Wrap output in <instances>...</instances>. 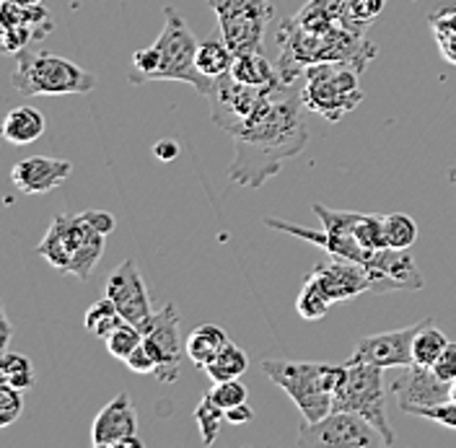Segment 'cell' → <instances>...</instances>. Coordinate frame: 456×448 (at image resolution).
<instances>
[{
	"label": "cell",
	"instance_id": "6da1fadb",
	"mask_svg": "<svg viewBox=\"0 0 456 448\" xmlns=\"http://www.w3.org/2000/svg\"><path fill=\"white\" fill-rule=\"evenodd\" d=\"M301 81L273 86L255 117L233 135L236 151L228 167L233 184L259 190L267 179L281 174L285 161L306 148L309 127L304 114L309 110L301 96Z\"/></svg>",
	"mask_w": 456,
	"mask_h": 448
},
{
	"label": "cell",
	"instance_id": "7a4b0ae2",
	"mask_svg": "<svg viewBox=\"0 0 456 448\" xmlns=\"http://www.w3.org/2000/svg\"><path fill=\"white\" fill-rule=\"evenodd\" d=\"M278 42V76L283 84H298L306 68L316 62H350L366 70V65L379 53V47L369 42L366 34H355L353 29L342 27L340 21L330 27H301L298 21L285 19Z\"/></svg>",
	"mask_w": 456,
	"mask_h": 448
},
{
	"label": "cell",
	"instance_id": "3957f363",
	"mask_svg": "<svg viewBox=\"0 0 456 448\" xmlns=\"http://www.w3.org/2000/svg\"><path fill=\"white\" fill-rule=\"evenodd\" d=\"M198 39L179 11L169 5L164 11V29L159 39L138 50L133 55V73L127 76L130 84H151V81H176L190 84L200 96L208 99L213 78L202 76L198 68Z\"/></svg>",
	"mask_w": 456,
	"mask_h": 448
},
{
	"label": "cell",
	"instance_id": "277c9868",
	"mask_svg": "<svg viewBox=\"0 0 456 448\" xmlns=\"http://www.w3.org/2000/svg\"><path fill=\"white\" fill-rule=\"evenodd\" d=\"M347 365L301 363V361H265L262 373L278 384L298 407L304 422L327 418L335 404V392L345 379Z\"/></svg>",
	"mask_w": 456,
	"mask_h": 448
},
{
	"label": "cell",
	"instance_id": "5b68a950",
	"mask_svg": "<svg viewBox=\"0 0 456 448\" xmlns=\"http://www.w3.org/2000/svg\"><path fill=\"white\" fill-rule=\"evenodd\" d=\"M104 239L107 233H102L91 224L86 213L55 216L47 233L42 236L37 252L39 257H45L57 273L88 281L104 254V244H107Z\"/></svg>",
	"mask_w": 456,
	"mask_h": 448
},
{
	"label": "cell",
	"instance_id": "8992f818",
	"mask_svg": "<svg viewBox=\"0 0 456 448\" xmlns=\"http://www.w3.org/2000/svg\"><path fill=\"white\" fill-rule=\"evenodd\" d=\"M11 84L21 96H81L96 88V76L68 57L21 50Z\"/></svg>",
	"mask_w": 456,
	"mask_h": 448
},
{
	"label": "cell",
	"instance_id": "52a82bcc",
	"mask_svg": "<svg viewBox=\"0 0 456 448\" xmlns=\"http://www.w3.org/2000/svg\"><path fill=\"white\" fill-rule=\"evenodd\" d=\"M361 73L363 70L350 62H316L306 68L301 81L306 110L330 122H340L363 102V91L358 86Z\"/></svg>",
	"mask_w": 456,
	"mask_h": 448
},
{
	"label": "cell",
	"instance_id": "ba28073f",
	"mask_svg": "<svg viewBox=\"0 0 456 448\" xmlns=\"http://www.w3.org/2000/svg\"><path fill=\"white\" fill-rule=\"evenodd\" d=\"M345 379L335 392L332 412H355L369 420L387 441L395 446L397 436L387 415V389H384V368L370 363H345Z\"/></svg>",
	"mask_w": 456,
	"mask_h": 448
},
{
	"label": "cell",
	"instance_id": "9c48e42d",
	"mask_svg": "<svg viewBox=\"0 0 456 448\" xmlns=\"http://www.w3.org/2000/svg\"><path fill=\"white\" fill-rule=\"evenodd\" d=\"M208 5L218 16L224 42L233 55L262 53L265 29L273 19L270 0H208Z\"/></svg>",
	"mask_w": 456,
	"mask_h": 448
},
{
	"label": "cell",
	"instance_id": "30bf717a",
	"mask_svg": "<svg viewBox=\"0 0 456 448\" xmlns=\"http://www.w3.org/2000/svg\"><path fill=\"white\" fill-rule=\"evenodd\" d=\"M138 330L142 332V342L156 358V379L159 384H174L179 379V368L187 355V339L179 335V314L174 304H167L151 316H145Z\"/></svg>",
	"mask_w": 456,
	"mask_h": 448
},
{
	"label": "cell",
	"instance_id": "8fae6325",
	"mask_svg": "<svg viewBox=\"0 0 456 448\" xmlns=\"http://www.w3.org/2000/svg\"><path fill=\"white\" fill-rule=\"evenodd\" d=\"M301 448H370L387 446L384 436L355 412H330L316 422H304Z\"/></svg>",
	"mask_w": 456,
	"mask_h": 448
},
{
	"label": "cell",
	"instance_id": "7c38bea8",
	"mask_svg": "<svg viewBox=\"0 0 456 448\" xmlns=\"http://www.w3.org/2000/svg\"><path fill=\"white\" fill-rule=\"evenodd\" d=\"M270 88H256V86L241 84L231 73L216 78L210 94H208L210 119L233 138L255 117Z\"/></svg>",
	"mask_w": 456,
	"mask_h": 448
},
{
	"label": "cell",
	"instance_id": "4fadbf2b",
	"mask_svg": "<svg viewBox=\"0 0 456 448\" xmlns=\"http://www.w3.org/2000/svg\"><path fill=\"white\" fill-rule=\"evenodd\" d=\"M392 394L397 396L402 412L418 415L426 407H438L452 402V381H444L433 373L430 365H407L404 373L392 384Z\"/></svg>",
	"mask_w": 456,
	"mask_h": 448
},
{
	"label": "cell",
	"instance_id": "5bb4252c",
	"mask_svg": "<svg viewBox=\"0 0 456 448\" xmlns=\"http://www.w3.org/2000/svg\"><path fill=\"white\" fill-rule=\"evenodd\" d=\"M369 273L370 293H389V290H420L426 281L407 249H373L363 262Z\"/></svg>",
	"mask_w": 456,
	"mask_h": 448
},
{
	"label": "cell",
	"instance_id": "9a60e30c",
	"mask_svg": "<svg viewBox=\"0 0 456 448\" xmlns=\"http://www.w3.org/2000/svg\"><path fill=\"white\" fill-rule=\"evenodd\" d=\"M91 444L96 448H142V441L138 438V415L130 394H117L96 415L91 428Z\"/></svg>",
	"mask_w": 456,
	"mask_h": 448
},
{
	"label": "cell",
	"instance_id": "2e32d148",
	"mask_svg": "<svg viewBox=\"0 0 456 448\" xmlns=\"http://www.w3.org/2000/svg\"><path fill=\"white\" fill-rule=\"evenodd\" d=\"M420 330V322L412 327H402L392 332H379V335L358 339V347L347 363H370L379 368H407L412 365V339Z\"/></svg>",
	"mask_w": 456,
	"mask_h": 448
},
{
	"label": "cell",
	"instance_id": "e0dca14e",
	"mask_svg": "<svg viewBox=\"0 0 456 448\" xmlns=\"http://www.w3.org/2000/svg\"><path fill=\"white\" fill-rule=\"evenodd\" d=\"M104 296L112 298L114 306L125 316V322L141 324L145 316L153 314L151 308V296L142 282L141 270L133 259H125L112 275L104 282Z\"/></svg>",
	"mask_w": 456,
	"mask_h": 448
},
{
	"label": "cell",
	"instance_id": "ac0fdd59",
	"mask_svg": "<svg viewBox=\"0 0 456 448\" xmlns=\"http://www.w3.org/2000/svg\"><path fill=\"white\" fill-rule=\"evenodd\" d=\"M309 275L327 290V296L335 304L350 301V298L370 290L366 267L358 265V262L342 259V257H332L327 262H319Z\"/></svg>",
	"mask_w": 456,
	"mask_h": 448
},
{
	"label": "cell",
	"instance_id": "d6986e66",
	"mask_svg": "<svg viewBox=\"0 0 456 448\" xmlns=\"http://www.w3.org/2000/svg\"><path fill=\"white\" fill-rule=\"evenodd\" d=\"M70 171H73V164L65 159L31 156L13 167L11 179H13L16 190L24 195H47L70 176Z\"/></svg>",
	"mask_w": 456,
	"mask_h": 448
},
{
	"label": "cell",
	"instance_id": "ffe728a7",
	"mask_svg": "<svg viewBox=\"0 0 456 448\" xmlns=\"http://www.w3.org/2000/svg\"><path fill=\"white\" fill-rule=\"evenodd\" d=\"M236 81L256 88H270V86L281 84L278 76V65H273L262 53H244V55L233 57V65L228 70Z\"/></svg>",
	"mask_w": 456,
	"mask_h": 448
},
{
	"label": "cell",
	"instance_id": "44dd1931",
	"mask_svg": "<svg viewBox=\"0 0 456 448\" xmlns=\"http://www.w3.org/2000/svg\"><path fill=\"white\" fill-rule=\"evenodd\" d=\"M45 135V117L34 107H16L3 122V138L13 145H28Z\"/></svg>",
	"mask_w": 456,
	"mask_h": 448
},
{
	"label": "cell",
	"instance_id": "7402d4cb",
	"mask_svg": "<svg viewBox=\"0 0 456 448\" xmlns=\"http://www.w3.org/2000/svg\"><path fill=\"white\" fill-rule=\"evenodd\" d=\"M226 342L228 337L221 327H216V324H200L187 337V358L198 365V368L205 371V365H210L216 361V355L224 350Z\"/></svg>",
	"mask_w": 456,
	"mask_h": 448
},
{
	"label": "cell",
	"instance_id": "603a6c76",
	"mask_svg": "<svg viewBox=\"0 0 456 448\" xmlns=\"http://www.w3.org/2000/svg\"><path fill=\"white\" fill-rule=\"evenodd\" d=\"M0 21L3 27H31L42 34V39L53 31V19L50 11L42 3H13V0H3L0 5Z\"/></svg>",
	"mask_w": 456,
	"mask_h": 448
},
{
	"label": "cell",
	"instance_id": "cb8c5ba5",
	"mask_svg": "<svg viewBox=\"0 0 456 448\" xmlns=\"http://www.w3.org/2000/svg\"><path fill=\"white\" fill-rule=\"evenodd\" d=\"M449 339L436 327V322L428 316L420 322V330L412 339V361L418 365H433L438 361V355L446 350Z\"/></svg>",
	"mask_w": 456,
	"mask_h": 448
},
{
	"label": "cell",
	"instance_id": "d4e9b609",
	"mask_svg": "<svg viewBox=\"0 0 456 448\" xmlns=\"http://www.w3.org/2000/svg\"><path fill=\"white\" fill-rule=\"evenodd\" d=\"M389 0H342L340 24L355 34H369V27L381 16Z\"/></svg>",
	"mask_w": 456,
	"mask_h": 448
},
{
	"label": "cell",
	"instance_id": "484cf974",
	"mask_svg": "<svg viewBox=\"0 0 456 448\" xmlns=\"http://www.w3.org/2000/svg\"><path fill=\"white\" fill-rule=\"evenodd\" d=\"M249 368V355L228 339L224 345V350L216 355V361L210 365H205V373L218 384V381H231V379H239L241 373H247Z\"/></svg>",
	"mask_w": 456,
	"mask_h": 448
},
{
	"label": "cell",
	"instance_id": "4316f807",
	"mask_svg": "<svg viewBox=\"0 0 456 448\" xmlns=\"http://www.w3.org/2000/svg\"><path fill=\"white\" fill-rule=\"evenodd\" d=\"M233 53L226 42H218V39H208V42H200L198 45V68L202 76L208 78H221L226 76L233 65Z\"/></svg>",
	"mask_w": 456,
	"mask_h": 448
},
{
	"label": "cell",
	"instance_id": "83f0119b",
	"mask_svg": "<svg viewBox=\"0 0 456 448\" xmlns=\"http://www.w3.org/2000/svg\"><path fill=\"white\" fill-rule=\"evenodd\" d=\"M122 322H125V316L119 314V308L114 306V301L107 296H102L96 304H91L84 316L86 330L94 337H102V339L112 335Z\"/></svg>",
	"mask_w": 456,
	"mask_h": 448
},
{
	"label": "cell",
	"instance_id": "f1b7e54d",
	"mask_svg": "<svg viewBox=\"0 0 456 448\" xmlns=\"http://www.w3.org/2000/svg\"><path fill=\"white\" fill-rule=\"evenodd\" d=\"M226 410L221 404H216V399L210 396V392L205 394L195 407V422L200 428V438L205 446H213L224 430V422H226Z\"/></svg>",
	"mask_w": 456,
	"mask_h": 448
},
{
	"label": "cell",
	"instance_id": "f546056e",
	"mask_svg": "<svg viewBox=\"0 0 456 448\" xmlns=\"http://www.w3.org/2000/svg\"><path fill=\"white\" fill-rule=\"evenodd\" d=\"M332 304H335V301L327 296V290L314 281L312 275H306L304 288H301V293H298V298H296V311H298L306 322H319V319H324V316L330 314Z\"/></svg>",
	"mask_w": 456,
	"mask_h": 448
},
{
	"label": "cell",
	"instance_id": "4dcf8cb0",
	"mask_svg": "<svg viewBox=\"0 0 456 448\" xmlns=\"http://www.w3.org/2000/svg\"><path fill=\"white\" fill-rule=\"evenodd\" d=\"M0 381L27 392L28 387H34V365L21 353H5L0 358Z\"/></svg>",
	"mask_w": 456,
	"mask_h": 448
},
{
	"label": "cell",
	"instance_id": "1f68e13d",
	"mask_svg": "<svg viewBox=\"0 0 456 448\" xmlns=\"http://www.w3.org/2000/svg\"><path fill=\"white\" fill-rule=\"evenodd\" d=\"M384 233H387V247L410 249L418 241V224L404 213H392L384 216Z\"/></svg>",
	"mask_w": 456,
	"mask_h": 448
},
{
	"label": "cell",
	"instance_id": "d6a6232c",
	"mask_svg": "<svg viewBox=\"0 0 456 448\" xmlns=\"http://www.w3.org/2000/svg\"><path fill=\"white\" fill-rule=\"evenodd\" d=\"M142 342V332L138 330V324H133V322H122L117 330H114L112 335L104 339V345H107V350H110V355L117 358V361H127V355L138 347Z\"/></svg>",
	"mask_w": 456,
	"mask_h": 448
},
{
	"label": "cell",
	"instance_id": "836d02e7",
	"mask_svg": "<svg viewBox=\"0 0 456 448\" xmlns=\"http://www.w3.org/2000/svg\"><path fill=\"white\" fill-rule=\"evenodd\" d=\"M24 412V396L21 389L3 384L0 381V428H8L11 422H16Z\"/></svg>",
	"mask_w": 456,
	"mask_h": 448
},
{
	"label": "cell",
	"instance_id": "e575fe53",
	"mask_svg": "<svg viewBox=\"0 0 456 448\" xmlns=\"http://www.w3.org/2000/svg\"><path fill=\"white\" fill-rule=\"evenodd\" d=\"M210 396L216 399V404H221L224 410H231L236 404H244L247 402V387L239 381V379H231V381H218L213 389H210Z\"/></svg>",
	"mask_w": 456,
	"mask_h": 448
},
{
	"label": "cell",
	"instance_id": "d590c367",
	"mask_svg": "<svg viewBox=\"0 0 456 448\" xmlns=\"http://www.w3.org/2000/svg\"><path fill=\"white\" fill-rule=\"evenodd\" d=\"M42 39V34L31 27H3V47L8 55H19L21 50H27L28 42Z\"/></svg>",
	"mask_w": 456,
	"mask_h": 448
},
{
	"label": "cell",
	"instance_id": "8d00e7d4",
	"mask_svg": "<svg viewBox=\"0 0 456 448\" xmlns=\"http://www.w3.org/2000/svg\"><path fill=\"white\" fill-rule=\"evenodd\" d=\"M428 24L433 29V37L441 39V37H454L456 34V5H446V8H438L428 16Z\"/></svg>",
	"mask_w": 456,
	"mask_h": 448
},
{
	"label": "cell",
	"instance_id": "74e56055",
	"mask_svg": "<svg viewBox=\"0 0 456 448\" xmlns=\"http://www.w3.org/2000/svg\"><path fill=\"white\" fill-rule=\"evenodd\" d=\"M433 368V373L438 376V379H444V381H456V342H449L446 345V350L438 355V361L430 365Z\"/></svg>",
	"mask_w": 456,
	"mask_h": 448
},
{
	"label": "cell",
	"instance_id": "f35d334b",
	"mask_svg": "<svg viewBox=\"0 0 456 448\" xmlns=\"http://www.w3.org/2000/svg\"><path fill=\"white\" fill-rule=\"evenodd\" d=\"M125 365H127L130 371H135V373H156V358H153V353L148 350L145 342H141V345L127 355Z\"/></svg>",
	"mask_w": 456,
	"mask_h": 448
},
{
	"label": "cell",
	"instance_id": "ab89813d",
	"mask_svg": "<svg viewBox=\"0 0 456 448\" xmlns=\"http://www.w3.org/2000/svg\"><path fill=\"white\" fill-rule=\"evenodd\" d=\"M420 418H428V420L441 422L444 428H452L456 430V402H446V404H438V407H426L418 412Z\"/></svg>",
	"mask_w": 456,
	"mask_h": 448
},
{
	"label": "cell",
	"instance_id": "60d3db41",
	"mask_svg": "<svg viewBox=\"0 0 456 448\" xmlns=\"http://www.w3.org/2000/svg\"><path fill=\"white\" fill-rule=\"evenodd\" d=\"M226 418L231 425H247V422L255 420V412H252V407L244 402V404H236V407L226 410Z\"/></svg>",
	"mask_w": 456,
	"mask_h": 448
},
{
	"label": "cell",
	"instance_id": "b9f144b4",
	"mask_svg": "<svg viewBox=\"0 0 456 448\" xmlns=\"http://www.w3.org/2000/svg\"><path fill=\"white\" fill-rule=\"evenodd\" d=\"M153 153H156L161 161H174V159L179 156V145H176V141L167 138V141H161L153 148Z\"/></svg>",
	"mask_w": 456,
	"mask_h": 448
},
{
	"label": "cell",
	"instance_id": "7bdbcfd3",
	"mask_svg": "<svg viewBox=\"0 0 456 448\" xmlns=\"http://www.w3.org/2000/svg\"><path fill=\"white\" fill-rule=\"evenodd\" d=\"M436 45H438V50H441V55L446 62H452L456 65V34L454 37H441V39H436Z\"/></svg>",
	"mask_w": 456,
	"mask_h": 448
},
{
	"label": "cell",
	"instance_id": "ee69618b",
	"mask_svg": "<svg viewBox=\"0 0 456 448\" xmlns=\"http://www.w3.org/2000/svg\"><path fill=\"white\" fill-rule=\"evenodd\" d=\"M0 324H3V339H0V347H8V342H11V322H8V314L3 311L0 314Z\"/></svg>",
	"mask_w": 456,
	"mask_h": 448
},
{
	"label": "cell",
	"instance_id": "f6af8a7d",
	"mask_svg": "<svg viewBox=\"0 0 456 448\" xmlns=\"http://www.w3.org/2000/svg\"><path fill=\"white\" fill-rule=\"evenodd\" d=\"M13 3H24V5H28V3H45V0H13Z\"/></svg>",
	"mask_w": 456,
	"mask_h": 448
},
{
	"label": "cell",
	"instance_id": "bcb514c9",
	"mask_svg": "<svg viewBox=\"0 0 456 448\" xmlns=\"http://www.w3.org/2000/svg\"><path fill=\"white\" fill-rule=\"evenodd\" d=\"M452 402H456V381L452 384Z\"/></svg>",
	"mask_w": 456,
	"mask_h": 448
}]
</instances>
